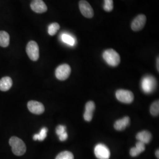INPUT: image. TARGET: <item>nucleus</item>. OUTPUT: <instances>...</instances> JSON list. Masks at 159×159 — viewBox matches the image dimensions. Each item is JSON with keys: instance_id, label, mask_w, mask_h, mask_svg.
<instances>
[{"instance_id": "nucleus-17", "label": "nucleus", "mask_w": 159, "mask_h": 159, "mask_svg": "<svg viewBox=\"0 0 159 159\" xmlns=\"http://www.w3.org/2000/svg\"><path fill=\"white\" fill-rule=\"evenodd\" d=\"M56 133L59 136L60 140L61 142L66 140L68 137V134L66 132V127L64 125H58L56 128Z\"/></svg>"}, {"instance_id": "nucleus-5", "label": "nucleus", "mask_w": 159, "mask_h": 159, "mask_svg": "<svg viewBox=\"0 0 159 159\" xmlns=\"http://www.w3.org/2000/svg\"><path fill=\"white\" fill-rule=\"evenodd\" d=\"M116 97L120 102L130 104L134 100V94L131 91L127 90H119L116 93Z\"/></svg>"}, {"instance_id": "nucleus-11", "label": "nucleus", "mask_w": 159, "mask_h": 159, "mask_svg": "<svg viewBox=\"0 0 159 159\" xmlns=\"http://www.w3.org/2000/svg\"><path fill=\"white\" fill-rule=\"evenodd\" d=\"M31 10L36 13H43L47 11V7L43 0H34L31 2Z\"/></svg>"}, {"instance_id": "nucleus-14", "label": "nucleus", "mask_w": 159, "mask_h": 159, "mask_svg": "<svg viewBox=\"0 0 159 159\" xmlns=\"http://www.w3.org/2000/svg\"><path fill=\"white\" fill-rule=\"evenodd\" d=\"M152 138V134L148 131H142L137 134L136 139L138 141L148 144L150 142Z\"/></svg>"}, {"instance_id": "nucleus-13", "label": "nucleus", "mask_w": 159, "mask_h": 159, "mask_svg": "<svg viewBox=\"0 0 159 159\" xmlns=\"http://www.w3.org/2000/svg\"><path fill=\"white\" fill-rule=\"evenodd\" d=\"M130 123V118L129 117H125L121 119L117 120L114 125V127L116 130H123L128 125H129Z\"/></svg>"}, {"instance_id": "nucleus-7", "label": "nucleus", "mask_w": 159, "mask_h": 159, "mask_svg": "<svg viewBox=\"0 0 159 159\" xmlns=\"http://www.w3.org/2000/svg\"><path fill=\"white\" fill-rule=\"evenodd\" d=\"M94 154L98 159H109L110 152L108 148L103 144H98L94 148Z\"/></svg>"}, {"instance_id": "nucleus-27", "label": "nucleus", "mask_w": 159, "mask_h": 159, "mask_svg": "<svg viewBox=\"0 0 159 159\" xmlns=\"http://www.w3.org/2000/svg\"><path fill=\"white\" fill-rule=\"evenodd\" d=\"M33 1H34V0H33Z\"/></svg>"}, {"instance_id": "nucleus-8", "label": "nucleus", "mask_w": 159, "mask_h": 159, "mask_svg": "<svg viewBox=\"0 0 159 159\" xmlns=\"http://www.w3.org/2000/svg\"><path fill=\"white\" fill-rule=\"evenodd\" d=\"M79 8L81 13L84 17L91 18L94 16V11L93 8L85 0H81L80 1Z\"/></svg>"}, {"instance_id": "nucleus-22", "label": "nucleus", "mask_w": 159, "mask_h": 159, "mask_svg": "<svg viewBox=\"0 0 159 159\" xmlns=\"http://www.w3.org/2000/svg\"><path fill=\"white\" fill-rule=\"evenodd\" d=\"M56 159H74V156L70 152L64 151L58 154Z\"/></svg>"}, {"instance_id": "nucleus-4", "label": "nucleus", "mask_w": 159, "mask_h": 159, "mask_svg": "<svg viewBox=\"0 0 159 159\" xmlns=\"http://www.w3.org/2000/svg\"><path fill=\"white\" fill-rule=\"evenodd\" d=\"M26 52L29 58L34 61L39 58V47L37 43L34 41H30L26 47Z\"/></svg>"}, {"instance_id": "nucleus-23", "label": "nucleus", "mask_w": 159, "mask_h": 159, "mask_svg": "<svg viewBox=\"0 0 159 159\" xmlns=\"http://www.w3.org/2000/svg\"><path fill=\"white\" fill-rule=\"evenodd\" d=\"M150 113L154 116H157L159 113V100L156 101L152 104L150 107Z\"/></svg>"}, {"instance_id": "nucleus-21", "label": "nucleus", "mask_w": 159, "mask_h": 159, "mask_svg": "<svg viewBox=\"0 0 159 159\" xmlns=\"http://www.w3.org/2000/svg\"><path fill=\"white\" fill-rule=\"evenodd\" d=\"M61 39L64 43L67 44L70 46H73L75 44V40L74 38L69 34H63L61 35Z\"/></svg>"}, {"instance_id": "nucleus-9", "label": "nucleus", "mask_w": 159, "mask_h": 159, "mask_svg": "<svg viewBox=\"0 0 159 159\" xmlns=\"http://www.w3.org/2000/svg\"><path fill=\"white\" fill-rule=\"evenodd\" d=\"M146 17L143 14L138 15L132 21L131 28L134 31H139L142 30L146 23Z\"/></svg>"}, {"instance_id": "nucleus-25", "label": "nucleus", "mask_w": 159, "mask_h": 159, "mask_svg": "<svg viewBox=\"0 0 159 159\" xmlns=\"http://www.w3.org/2000/svg\"><path fill=\"white\" fill-rule=\"evenodd\" d=\"M159 150H157L156 152V157H157V159H159Z\"/></svg>"}, {"instance_id": "nucleus-12", "label": "nucleus", "mask_w": 159, "mask_h": 159, "mask_svg": "<svg viewBox=\"0 0 159 159\" xmlns=\"http://www.w3.org/2000/svg\"><path fill=\"white\" fill-rule=\"evenodd\" d=\"M96 106L94 102L90 101L85 104V113L84 114V119L87 121H90L93 119V112L95 110Z\"/></svg>"}, {"instance_id": "nucleus-10", "label": "nucleus", "mask_w": 159, "mask_h": 159, "mask_svg": "<svg viewBox=\"0 0 159 159\" xmlns=\"http://www.w3.org/2000/svg\"><path fill=\"white\" fill-rule=\"evenodd\" d=\"M27 107L29 111L35 114H41L44 112L45 108L41 102L31 100L27 104Z\"/></svg>"}, {"instance_id": "nucleus-2", "label": "nucleus", "mask_w": 159, "mask_h": 159, "mask_svg": "<svg viewBox=\"0 0 159 159\" xmlns=\"http://www.w3.org/2000/svg\"><path fill=\"white\" fill-rule=\"evenodd\" d=\"M102 57L105 61L112 67L117 66L120 63V57L117 51L113 49H108L104 51Z\"/></svg>"}, {"instance_id": "nucleus-19", "label": "nucleus", "mask_w": 159, "mask_h": 159, "mask_svg": "<svg viewBox=\"0 0 159 159\" xmlns=\"http://www.w3.org/2000/svg\"><path fill=\"white\" fill-rule=\"evenodd\" d=\"M48 129L46 127H43L41 129L40 133L39 134H35L33 136V139L34 140H39V141H43L47 137Z\"/></svg>"}, {"instance_id": "nucleus-3", "label": "nucleus", "mask_w": 159, "mask_h": 159, "mask_svg": "<svg viewBox=\"0 0 159 159\" xmlns=\"http://www.w3.org/2000/svg\"><path fill=\"white\" fill-rule=\"evenodd\" d=\"M142 89L146 94L152 93L156 87V81L153 76L146 75L142 80Z\"/></svg>"}, {"instance_id": "nucleus-20", "label": "nucleus", "mask_w": 159, "mask_h": 159, "mask_svg": "<svg viewBox=\"0 0 159 159\" xmlns=\"http://www.w3.org/2000/svg\"><path fill=\"white\" fill-rule=\"evenodd\" d=\"M60 28V25L57 23H51L48 27V33L50 35H54Z\"/></svg>"}, {"instance_id": "nucleus-6", "label": "nucleus", "mask_w": 159, "mask_h": 159, "mask_svg": "<svg viewBox=\"0 0 159 159\" xmlns=\"http://www.w3.org/2000/svg\"><path fill=\"white\" fill-rule=\"evenodd\" d=\"M71 73V67L67 64H64L59 66L56 70V77L59 80L64 81L67 79Z\"/></svg>"}, {"instance_id": "nucleus-15", "label": "nucleus", "mask_w": 159, "mask_h": 159, "mask_svg": "<svg viewBox=\"0 0 159 159\" xmlns=\"http://www.w3.org/2000/svg\"><path fill=\"white\" fill-rule=\"evenodd\" d=\"M12 85V80L10 77H4L0 80V90L7 91L9 90Z\"/></svg>"}, {"instance_id": "nucleus-26", "label": "nucleus", "mask_w": 159, "mask_h": 159, "mask_svg": "<svg viewBox=\"0 0 159 159\" xmlns=\"http://www.w3.org/2000/svg\"><path fill=\"white\" fill-rule=\"evenodd\" d=\"M159 57H157V70H158V71H159Z\"/></svg>"}, {"instance_id": "nucleus-1", "label": "nucleus", "mask_w": 159, "mask_h": 159, "mask_svg": "<svg viewBox=\"0 0 159 159\" xmlns=\"http://www.w3.org/2000/svg\"><path fill=\"white\" fill-rule=\"evenodd\" d=\"M9 144L11 146L12 152L15 155L21 156L26 152V146L23 140L17 137H11L9 140Z\"/></svg>"}, {"instance_id": "nucleus-18", "label": "nucleus", "mask_w": 159, "mask_h": 159, "mask_svg": "<svg viewBox=\"0 0 159 159\" xmlns=\"http://www.w3.org/2000/svg\"><path fill=\"white\" fill-rule=\"evenodd\" d=\"M10 44V35L4 31H0V46L7 47Z\"/></svg>"}, {"instance_id": "nucleus-24", "label": "nucleus", "mask_w": 159, "mask_h": 159, "mask_svg": "<svg viewBox=\"0 0 159 159\" xmlns=\"http://www.w3.org/2000/svg\"><path fill=\"white\" fill-rule=\"evenodd\" d=\"M113 0H104V10L106 11H111L113 10Z\"/></svg>"}, {"instance_id": "nucleus-16", "label": "nucleus", "mask_w": 159, "mask_h": 159, "mask_svg": "<svg viewBox=\"0 0 159 159\" xmlns=\"http://www.w3.org/2000/svg\"><path fill=\"white\" fill-rule=\"evenodd\" d=\"M145 144L138 141L136 144V147L132 148L130 150V154L132 157H136L145 150Z\"/></svg>"}]
</instances>
